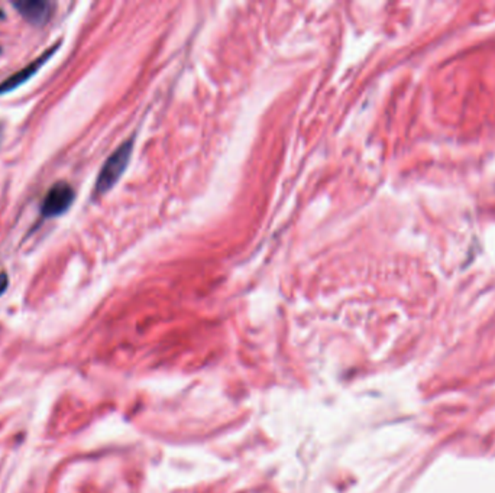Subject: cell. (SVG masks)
Returning a JSON list of instances; mask_svg holds the SVG:
<instances>
[{
  "label": "cell",
  "instance_id": "obj_8",
  "mask_svg": "<svg viewBox=\"0 0 495 493\" xmlns=\"http://www.w3.org/2000/svg\"><path fill=\"white\" fill-rule=\"evenodd\" d=\"M0 134H2V127H0Z\"/></svg>",
  "mask_w": 495,
  "mask_h": 493
},
{
  "label": "cell",
  "instance_id": "obj_7",
  "mask_svg": "<svg viewBox=\"0 0 495 493\" xmlns=\"http://www.w3.org/2000/svg\"><path fill=\"white\" fill-rule=\"evenodd\" d=\"M0 54H2V47H0Z\"/></svg>",
  "mask_w": 495,
  "mask_h": 493
},
{
  "label": "cell",
  "instance_id": "obj_6",
  "mask_svg": "<svg viewBox=\"0 0 495 493\" xmlns=\"http://www.w3.org/2000/svg\"><path fill=\"white\" fill-rule=\"evenodd\" d=\"M4 18H5V12L0 9V19H4Z\"/></svg>",
  "mask_w": 495,
  "mask_h": 493
},
{
  "label": "cell",
  "instance_id": "obj_2",
  "mask_svg": "<svg viewBox=\"0 0 495 493\" xmlns=\"http://www.w3.org/2000/svg\"><path fill=\"white\" fill-rule=\"evenodd\" d=\"M76 199V192L69 182H55L48 192L41 204V214L45 219L58 217L67 211Z\"/></svg>",
  "mask_w": 495,
  "mask_h": 493
},
{
  "label": "cell",
  "instance_id": "obj_1",
  "mask_svg": "<svg viewBox=\"0 0 495 493\" xmlns=\"http://www.w3.org/2000/svg\"><path fill=\"white\" fill-rule=\"evenodd\" d=\"M132 153V141H126L122 144L105 162V166L97 177L96 181V194L103 195L108 192L122 177L123 171L127 167V162Z\"/></svg>",
  "mask_w": 495,
  "mask_h": 493
},
{
  "label": "cell",
  "instance_id": "obj_4",
  "mask_svg": "<svg viewBox=\"0 0 495 493\" xmlns=\"http://www.w3.org/2000/svg\"><path fill=\"white\" fill-rule=\"evenodd\" d=\"M16 11L32 25L41 26L44 25L51 13L54 5L44 0H21V2H13Z\"/></svg>",
  "mask_w": 495,
  "mask_h": 493
},
{
  "label": "cell",
  "instance_id": "obj_5",
  "mask_svg": "<svg viewBox=\"0 0 495 493\" xmlns=\"http://www.w3.org/2000/svg\"><path fill=\"white\" fill-rule=\"evenodd\" d=\"M8 285H9V278L5 272H0V297L6 292L8 289Z\"/></svg>",
  "mask_w": 495,
  "mask_h": 493
},
{
  "label": "cell",
  "instance_id": "obj_3",
  "mask_svg": "<svg viewBox=\"0 0 495 493\" xmlns=\"http://www.w3.org/2000/svg\"><path fill=\"white\" fill-rule=\"evenodd\" d=\"M59 47V42L58 44H54L48 51H45L42 55H40L37 59L32 61L30 64H28L26 67H23L22 70H19L18 73L12 74L11 77H8L5 81L0 83V95L2 94H6V93H11L12 90L18 88L19 86H22L23 83H26L30 77H34L38 70L42 67V65L52 57V54L58 50Z\"/></svg>",
  "mask_w": 495,
  "mask_h": 493
}]
</instances>
